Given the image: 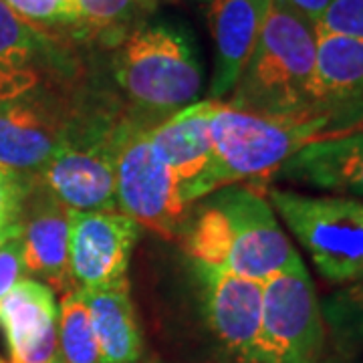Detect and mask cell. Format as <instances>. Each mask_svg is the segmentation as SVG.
<instances>
[{"label": "cell", "mask_w": 363, "mask_h": 363, "mask_svg": "<svg viewBox=\"0 0 363 363\" xmlns=\"http://www.w3.org/2000/svg\"><path fill=\"white\" fill-rule=\"evenodd\" d=\"M325 341L321 301L305 262L262 283L257 363H321Z\"/></svg>", "instance_id": "ba28073f"}, {"label": "cell", "mask_w": 363, "mask_h": 363, "mask_svg": "<svg viewBox=\"0 0 363 363\" xmlns=\"http://www.w3.org/2000/svg\"><path fill=\"white\" fill-rule=\"evenodd\" d=\"M0 363H4V362H2V359H0Z\"/></svg>", "instance_id": "1f68e13d"}, {"label": "cell", "mask_w": 363, "mask_h": 363, "mask_svg": "<svg viewBox=\"0 0 363 363\" xmlns=\"http://www.w3.org/2000/svg\"><path fill=\"white\" fill-rule=\"evenodd\" d=\"M216 101H196L150 130V142L182 186L184 198L196 204L214 192L216 152L210 121Z\"/></svg>", "instance_id": "8fae6325"}, {"label": "cell", "mask_w": 363, "mask_h": 363, "mask_svg": "<svg viewBox=\"0 0 363 363\" xmlns=\"http://www.w3.org/2000/svg\"><path fill=\"white\" fill-rule=\"evenodd\" d=\"M69 119L55 107L26 93L0 101V164L26 176L40 178L61 145Z\"/></svg>", "instance_id": "5bb4252c"}, {"label": "cell", "mask_w": 363, "mask_h": 363, "mask_svg": "<svg viewBox=\"0 0 363 363\" xmlns=\"http://www.w3.org/2000/svg\"><path fill=\"white\" fill-rule=\"evenodd\" d=\"M81 297L89 309L101 363L140 362L143 339L130 298V283L81 291Z\"/></svg>", "instance_id": "ac0fdd59"}, {"label": "cell", "mask_w": 363, "mask_h": 363, "mask_svg": "<svg viewBox=\"0 0 363 363\" xmlns=\"http://www.w3.org/2000/svg\"><path fill=\"white\" fill-rule=\"evenodd\" d=\"M274 180L363 200V133L307 143L279 168Z\"/></svg>", "instance_id": "2e32d148"}, {"label": "cell", "mask_w": 363, "mask_h": 363, "mask_svg": "<svg viewBox=\"0 0 363 363\" xmlns=\"http://www.w3.org/2000/svg\"><path fill=\"white\" fill-rule=\"evenodd\" d=\"M267 198L331 285L363 279V200L269 188Z\"/></svg>", "instance_id": "5b68a950"}, {"label": "cell", "mask_w": 363, "mask_h": 363, "mask_svg": "<svg viewBox=\"0 0 363 363\" xmlns=\"http://www.w3.org/2000/svg\"><path fill=\"white\" fill-rule=\"evenodd\" d=\"M69 264L75 289L93 291L128 283L140 224L121 212L69 210Z\"/></svg>", "instance_id": "9c48e42d"}, {"label": "cell", "mask_w": 363, "mask_h": 363, "mask_svg": "<svg viewBox=\"0 0 363 363\" xmlns=\"http://www.w3.org/2000/svg\"><path fill=\"white\" fill-rule=\"evenodd\" d=\"M272 0H210L208 26L214 40V75L210 99L233 93L257 45Z\"/></svg>", "instance_id": "e0dca14e"}, {"label": "cell", "mask_w": 363, "mask_h": 363, "mask_svg": "<svg viewBox=\"0 0 363 363\" xmlns=\"http://www.w3.org/2000/svg\"><path fill=\"white\" fill-rule=\"evenodd\" d=\"M23 233V222L21 224H16V226H9V228H0V247L6 242V240H11L14 236H21Z\"/></svg>", "instance_id": "83f0119b"}, {"label": "cell", "mask_w": 363, "mask_h": 363, "mask_svg": "<svg viewBox=\"0 0 363 363\" xmlns=\"http://www.w3.org/2000/svg\"><path fill=\"white\" fill-rule=\"evenodd\" d=\"M11 11L33 25H77L75 0H2Z\"/></svg>", "instance_id": "cb8c5ba5"}, {"label": "cell", "mask_w": 363, "mask_h": 363, "mask_svg": "<svg viewBox=\"0 0 363 363\" xmlns=\"http://www.w3.org/2000/svg\"><path fill=\"white\" fill-rule=\"evenodd\" d=\"M77 26L85 33L117 37L154 13L157 0H75ZM138 28V26H135Z\"/></svg>", "instance_id": "7402d4cb"}, {"label": "cell", "mask_w": 363, "mask_h": 363, "mask_svg": "<svg viewBox=\"0 0 363 363\" xmlns=\"http://www.w3.org/2000/svg\"><path fill=\"white\" fill-rule=\"evenodd\" d=\"M51 37H47L33 23L21 18L0 0V63L37 71L35 67L52 61Z\"/></svg>", "instance_id": "ffe728a7"}, {"label": "cell", "mask_w": 363, "mask_h": 363, "mask_svg": "<svg viewBox=\"0 0 363 363\" xmlns=\"http://www.w3.org/2000/svg\"><path fill=\"white\" fill-rule=\"evenodd\" d=\"M25 274V245L21 236H14L0 247V298L23 281Z\"/></svg>", "instance_id": "484cf974"}, {"label": "cell", "mask_w": 363, "mask_h": 363, "mask_svg": "<svg viewBox=\"0 0 363 363\" xmlns=\"http://www.w3.org/2000/svg\"><path fill=\"white\" fill-rule=\"evenodd\" d=\"M323 117L286 119L236 109L216 101L210 133L216 152L214 192L230 184L264 188L279 168L307 143L325 138Z\"/></svg>", "instance_id": "277c9868"}, {"label": "cell", "mask_w": 363, "mask_h": 363, "mask_svg": "<svg viewBox=\"0 0 363 363\" xmlns=\"http://www.w3.org/2000/svg\"><path fill=\"white\" fill-rule=\"evenodd\" d=\"M113 79L135 109L169 117L196 104L204 67L190 30L160 21L123 39L113 57Z\"/></svg>", "instance_id": "3957f363"}, {"label": "cell", "mask_w": 363, "mask_h": 363, "mask_svg": "<svg viewBox=\"0 0 363 363\" xmlns=\"http://www.w3.org/2000/svg\"><path fill=\"white\" fill-rule=\"evenodd\" d=\"M59 351L63 363H101L89 309L81 291H69L59 305Z\"/></svg>", "instance_id": "44dd1931"}, {"label": "cell", "mask_w": 363, "mask_h": 363, "mask_svg": "<svg viewBox=\"0 0 363 363\" xmlns=\"http://www.w3.org/2000/svg\"><path fill=\"white\" fill-rule=\"evenodd\" d=\"M285 2L298 14H303L307 21H311L313 25H317L331 0H285Z\"/></svg>", "instance_id": "4316f807"}, {"label": "cell", "mask_w": 363, "mask_h": 363, "mask_svg": "<svg viewBox=\"0 0 363 363\" xmlns=\"http://www.w3.org/2000/svg\"><path fill=\"white\" fill-rule=\"evenodd\" d=\"M152 363H160V362H152Z\"/></svg>", "instance_id": "4dcf8cb0"}, {"label": "cell", "mask_w": 363, "mask_h": 363, "mask_svg": "<svg viewBox=\"0 0 363 363\" xmlns=\"http://www.w3.org/2000/svg\"><path fill=\"white\" fill-rule=\"evenodd\" d=\"M315 26L363 43V0H331Z\"/></svg>", "instance_id": "d4e9b609"}, {"label": "cell", "mask_w": 363, "mask_h": 363, "mask_svg": "<svg viewBox=\"0 0 363 363\" xmlns=\"http://www.w3.org/2000/svg\"><path fill=\"white\" fill-rule=\"evenodd\" d=\"M135 119H69L61 145L40 174L43 186L69 210L116 212V162Z\"/></svg>", "instance_id": "8992f818"}, {"label": "cell", "mask_w": 363, "mask_h": 363, "mask_svg": "<svg viewBox=\"0 0 363 363\" xmlns=\"http://www.w3.org/2000/svg\"><path fill=\"white\" fill-rule=\"evenodd\" d=\"M317 28V26H315ZM315 113L323 117L325 138L363 125V43L317 28Z\"/></svg>", "instance_id": "30bf717a"}, {"label": "cell", "mask_w": 363, "mask_h": 363, "mask_svg": "<svg viewBox=\"0 0 363 363\" xmlns=\"http://www.w3.org/2000/svg\"><path fill=\"white\" fill-rule=\"evenodd\" d=\"M21 222L26 274H35L40 283L63 295L75 291L69 264V208L39 182L26 198Z\"/></svg>", "instance_id": "9a60e30c"}, {"label": "cell", "mask_w": 363, "mask_h": 363, "mask_svg": "<svg viewBox=\"0 0 363 363\" xmlns=\"http://www.w3.org/2000/svg\"><path fill=\"white\" fill-rule=\"evenodd\" d=\"M355 131H362V133H363V125H362V128H359V130H355Z\"/></svg>", "instance_id": "f546056e"}, {"label": "cell", "mask_w": 363, "mask_h": 363, "mask_svg": "<svg viewBox=\"0 0 363 363\" xmlns=\"http://www.w3.org/2000/svg\"><path fill=\"white\" fill-rule=\"evenodd\" d=\"M315 59V25L285 0H272L257 45L228 104L267 117H319L313 95Z\"/></svg>", "instance_id": "7a4b0ae2"}, {"label": "cell", "mask_w": 363, "mask_h": 363, "mask_svg": "<svg viewBox=\"0 0 363 363\" xmlns=\"http://www.w3.org/2000/svg\"><path fill=\"white\" fill-rule=\"evenodd\" d=\"M117 210L168 240L182 238L192 208L174 172L150 142V128L133 121L116 162Z\"/></svg>", "instance_id": "52a82bcc"}, {"label": "cell", "mask_w": 363, "mask_h": 363, "mask_svg": "<svg viewBox=\"0 0 363 363\" xmlns=\"http://www.w3.org/2000/svg\"><path fill=\"white\" fill-rule=\"evenodd\" d=\"M39 182L40 178L26 176L0 164V228L21 224L26 198Z\"/></svg>", "instance_id": "603a6c76"}, {"label": "cell", "mask_w": 363, "mask_h": 363, "mask_svg": "<svg viewBox=\"0 0 363 363\" xmlns=\"http://www.w3.org/2000/svg\"><path fill=\"white\" fill-rule=\"evenodd\" d=\"M166 2H178V0H166Z\"/></svg>", "instance_id": "f1b7e54d"}, {"label": "cell", "mask_w": 363, "mask_h": 363, "mask_svg": "<svg viewBox=\"0 0 363 363\" xmlns=\"http://www.w3.org/2000/svg\"><path fill=\"white\" fill-rule=\"evenodd\" d=\"M325 329L343 357L363 353V279L343 285L321 303Z\"/></svg>", "instance_id": "d6986e66"}, {"label": "cell", "mask_w": 363, "mask_h": 363, "mask_svg": "<svg viewBox=\"0 0 363 363\" xmlns=\"http://www.w3.org/2000/svg\"><path fill=\"white\" fill-rule=\"evenodd\" d=\"M196 272L204 285V311L214 337L240 362L257 363L262 283L226 271Z\"/></svg>", "instance_id": "7c38bea8"}, {"label": "cell", "mask_w": 363, "mask_h": 363, "mask_svg": "<svg viewBox=\"0 0 363 363\" xmlns=\"http://www.w3.org/2000/svg\"><path fill=\"white\" fill-rule=\"evenodd\" d=\"M262 192L252 184H230L196 202L182 234L196 269L264 283L303 262Z\"/></svg>", "instance_id": "6da1fadb"}, {"label": "cell", "mask_w": 363, "mask_h": 363, "mask_svg": "<svg viewBox=\"0 0 363 363\" xmlns=\"http://www.w3.org/2000/svg\"><path fill=\"white\" fill-rule=\"evenodd\" d=\"M0 329L11 363H63L59 351V305L55 291L23 279L0 298Z\"/></svg>", "instance_id": "4fadbf2b"}]
</instances>
